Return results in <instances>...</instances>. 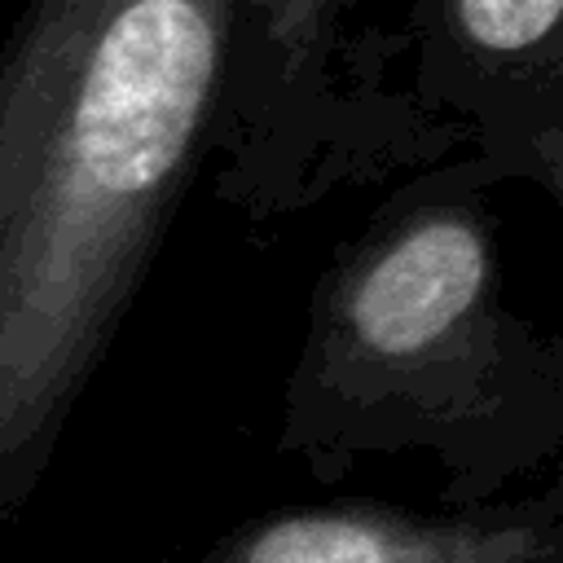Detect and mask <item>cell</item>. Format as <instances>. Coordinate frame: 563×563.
I'll use <instances>...</instances> for the list:
<instances>
[{
    "label": "cell",
    "instance_id": "cell-5",
    "mask_svg": "<svg viewBox=\"0 0 563 563\" xmlns=\"http://www.w3.org/2000/svg\"><path fill=\"white\" fill-rule=\"evenodd\" d=\"M202 563H563V501L545 493L462 515L303 506L242 523Z\"/></svg>",
    "mask_w": 563,
    "mask_h": 563
},
{
    "label": "cell",
    "instance_id": "cell-2",
    "mask_svg": "<svg viewBox=\"0 0 563 563\" xmlns=\"http://www.w3.org/2000/svg\"><path fill=\"white\" fill-rule=\"evenodd\" d=\"M493 185L471 154L413 176L321 273L277 435L312 475L427 449L479 506L559 449L563 347L506 308Z\"/></svg>",
    "mask_w": 563,
    "mask_h": 563
},
{
    "label": "cell",
    "instance_id": "cell-1",
    "mask_svg": "<svg viewBox=\"0 0 563 563\" xmlns=\"http://www.w3.org/2000/svg\"><path fill=\"white\" fill-rule=\"evenodd\" d=\"M233 0H22L0 40V515L211 154Z\"/></svg>",
    "mask_w": 563,
    "mask_h": 563
},
{
    "label": "cell",
    "instance_id": "cell-4",
    "mask_svg": "<svg viewBox=\"0 0 563 563\" xmlns=\"http://www.w3.org/2000/svg\"><path fill=\"white\" fill-rule=\"evenodd\" d=\"M413 106L493 180L563 198V0H400Z\"/></svg>",
    "mask_w": 563,
    "mask_h": 563
},
{
    "label": "cell",
    "instance_id": "cell-3",
    "mask_svg": "<svg viewBox=\"0 0 563 563\" xmlns=\"http://www.w3.org/2000/svg\"><path fill=\"white\" fill-rule=\"evenodd\" d=\"M449 150L453 136L409 97L405 35L378 0H233L207 154L224 202L290 216Z\"/></svg>",
    "mask_w": 563,
    "mask_h": 563
}]
</instances>
